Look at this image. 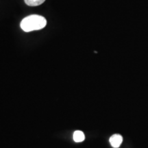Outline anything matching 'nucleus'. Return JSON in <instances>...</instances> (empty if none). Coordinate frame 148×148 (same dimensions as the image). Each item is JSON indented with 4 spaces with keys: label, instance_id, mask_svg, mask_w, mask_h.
<instances>
[{
    "label": "nucleus",
    "instance_id": "f257e3e1",
    "mask_svg": "<svg viewBox=\"0 0 148 148\" xmlns=\"http://www.w3.org/2000/svg\"><path fill=\"white\" fill-rule=\"evenodd\" d=\"M47 20L43 16L32 14L24 18L21 22L20 26L24 32H29L41 29L45 27Z\"/></svg>",
    "mask_w": 148,
    "mask_h": 148
},
{
    "label": "nucleus",
    "instance_id": "7ed1b4c3",
    "mask_svg": "<svg viewBox=\"0 0 148 148\" xmlns=\"http://www.w3.org/2000/svg\"><path fill=\"white\" fill-rule=\"evenodd\" d=\"M85 136L84 134L82 131L80 130H77L73 133V140H75L77 143H79V142H82L84 140Z\"/></svg>",
    "mask_w": 148,
    "mask_h": 148
},
{
    "label": "nucleus",
    "instance_id": "f03ea898",
    "mask_svg": "<svg viewBox=\"0 0 148 148\" xmlns=\"http://www.w3.org/2000/svg\"><path fill=\"white\" fill-rule=\"evenodd\" d=\"M110 143L112 147L118 148L123 141V137L120 134H114L110 138Z\"/></svg>",
    "mask_w": 148,
    "mask_h": 148
},
{
    "label": "nucleus",
    "instance_id": "20e7f679",
    "mask_svg": "<svg viewBox=\"0 0 148 148\" xmlns=\"http://www.w3.org/2000/svg\"><path fill=\"white\" fill-rule=\"evenodd\" d=\"M25 3L29 6H37L45 2V0H24Z\"/></svg>",
    "mask_w": 148,
    "mask_h": 148
}]
</instances>
